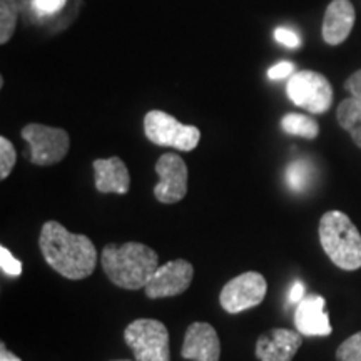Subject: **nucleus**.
Wrapping results in <instances>:
<instances>
[{"label": "nucleus", "mask_w": 361, "mask_h": 361, "mask_svg": "<svg viewBox=\"0 0 361 361\" xmlns=\"http://www.w3.org/2000/svg\"><path fill=\"white\" fill-rule=\"evenodd\" d=\"M45 263L61 276L79 281L90 276L97 264V250L84 234L69 233L57 221H47L39 236Z\"/></svg>", "instance_id": "obj_1"}, {"label": "nucleus", "mask_w": 361, "mask_h": 361, "mask_svg": "<svg viewBox=\"0 0 361 361\" xmlns=\"http://www.w3.org/2000/svg\"><path fill=\"white\" fill-rule=\"evenodd\" d=\"M101 263L107 278L124 290L146 288L149 279L159 268L156 251L141 243L107 245L102 250Z\"/></svg>", "instance_id": "obj_2"}, {"label": "nucleus", "mask_w": 361, "mask_h": 361, "mask_svg": "<svg viewBox=\"0 0 361 361\" xmlns=\"http://www.w3.org/2000/svg\"><path fill=\"white\" fill-rule=\"evenodd\" d=\"M318 231L324 252L338 268H361V234L348 216L341 211H328L319 219Z\"/></svg>", "instance_id": "obj_3"}, {"label": "nucleus", "mask_w": 361, "mask_h": 361, "mask_svg": "<svg viewBox=\"0 0 361 361\" xmlns=\"http://www.w3.org/2000/svg\"><path fill=\"white\" fill-rule=\"evenodd\" d=\"M144 134L152 144L189 152L197 147L201 130L196 126L180 124L164 111H149L144 116Z\"/></svg>", "instance_id": "obj_4"}, {"label": "nucleus", "mask_w": 361, "mask_h": 361, "mask_svg": "<svg viewBox=\"0 0 361 361\" xmlns=\"http://www.w3.org/2000/svg\"><path fill=\"white\" fill-rule=\"evenodd\" d=\"M124 340L135 361H171L169 331L157 319H134L126 328Z\"/></svg>", "instance_id": "obj_5"}, {"label": "nucleus", "mask_w": 361, "mask_h": 361, "mask_svg": "<svg viewBox=\"0 0 361 361\" xmlns=\"http://www.w3.org/2000/svg\"><path fill=\"white\" fill-rule=\"evenodd\" d=\"M288 99L311 114H323L333 104V87L323 74L301 71L293 74L286 85Z\"/></svg>", "instance_id": "obj_6"}, {"label": "nucleus", "mask_w": 361, "mask_h": 361, "mask_svg": "<svg viewBox=\"0 0 361 361\" xmlns=\"http://www.w3.org/2000/svg\"><path fill=\"white\" fill-rule=\"evenodd\" d=\"M22 137L30 146V162L35 166H52L64 159L71 147L67 130L44 124H27Z\"/></svg>", "instance_id": "obj_7"}, {"label": "nucleus", "mask_w": 361, "mask_h": 361, "mask_svg": "<svg viewBox=\"0 0 361 361\" xmlns=\"http://www.w3.org/2000/svg\"><path fill=\"white\" fill-rule=\"evenodd\" d=\"M266 291H268V283L263 274L247 271L224 284L219 295L221 308L231 314L251 310L263 303Z\"/></svg>", "instance_id": "obj_8"}, {"label": "nucleus", "mask_w": 361, "mask_h": 361, "mask_svg": "<svg viewBox=\"0 0 361 361\" xmlns=\"http://www.w3.org/2000/svg\"><path fill=\"white\" fill-rule=\"evenodd\" d=\"M159 183L154 186L156 200L162 204H174L188 194V166L174 152L162 154L156 162Z\"/></svg>", "instance_id": "obj_9"}, {"label": "nucleus", "mask_w": 361, "mask_h": 361, "mask_svg": "<svg viewBox=\"0 0 361 361\" xmlns=\"http://www.w3.org/2000/svg\"><path fill=\"white\" fill-rule=\"evenodd\" d=\"M194 276L192 264L186 259H174L159 266L152 278L144 288L147 298L157 300V298H171L180 295L191 286Z\"/></svg>", "instance_id": "obj_10"}, {"label": "nucleus", "mask_w": 361, "mask_h": 361, "mask_svg": "<svg viewBox=\"0 0 361 361\" xmlns=\"http://www.w3.org/2000/svg\"><path fill=\"white\" fill-rule=\"evenodd\" d=\"M221 343L209 323H192L184 335L180 356L192 361H219Z\"/></svg>", "instance_id": "obj_11"}, {"label": "nucleus", "mask_w": 361, "mask_h": 361, "mask_svg": "<svg viewBox=\"0 0 361 361\" xmlns=\"http://www.w3.org/2000/svg\"><path fill=\"white\" fill-rule=\"evenodd\" d=\"M300 331L274 328L259 336L256 343V356L259 361H291L301 348Z\"/></svg>", "instance_id": "obj_12"}, {"label": "nucleus", "mask_w": 361, "mask_h": 361, "mask_svg": "<svg viewBox=\"0 0 361 361\" xmlns=\"http://www.w3.org/2000/svg\"><path fill=\"white\" fill-rule=\"evenodd\" d=\"M326 301L319 295H306L298 305L295 313L296 329L305 336H328L333 328L329 324V316L324 311Z\"/></svg>", "instance_id": "obj_13"}, {"label": "nucleus", "mask_w": 361, "mask_h": 361, "mask_svg": "<svg viewBox=\"0 0 361 361\" xmlns=\"http://www.w3.org/2000/svg\"><path fill=\"white\" fill-rule=\"evenodd\" d=\"M356 20L355 7L350 0H333L323 19V39L329 45H340L348 39Z\"/></svg>", "instance_id": "obj_14"}, {"label": "nucleus", "mask_w": 361, "mask_h": 361, "mask_svg": "<svg viewBox=\"0 0 361 361\" xmlns=\"http://www.w3.org/2000/svg\"><path fill=\"white\" fill-rule=\"evenodd\" d=\"M96 176V189L102 194H126L129 191L130 176L121 157L96 159L92 162Z\"/></svg>", "instance_id": "obj_15"}, {"label": "nucleus", "mask_w": 361, "mask_h": 361, "mask_svg": "<svg viewBox=\"0 0 361 361\" xmlns=\"http://www.w3.org/2000/svg\"><path fill=\"white\" fill-rule=\"evenodd\" d=\"M338 124L348 130L353 142L361 149V101L355 97L345 99L336 111Z\"/></svg>", "instance_id": "obj_16"}, {"label": "nucleus", "mask_w": 361, "mask_h": 361, "mask_svg": "<svg viewBox=\"0 0 361 361\" xmlns=\"http://www.w3.org/2000/svg\"><path fill=\"white\" fill-rule=\"evenodd\" d=\"M281 128L286 134L300 135V137L305 139H316L319 134V126L314 119L303 114H296V112H291V114L283 117Z\"/></svg>", "instance_id": "obj_17"}, {"label": "nucleus", "mask_w": 361, "mask_h": 361, "mask_svg": "<svg viewBox=\"0 0 361 361\" xmlns=\"http://www.w3.org/2000/svg\"><path fill=\"white\" fill-rule=\"evenodd\" d=\"M19 20L17 0H0V44H7L16 32Z\"/></svg>", "instance_id": "obj_18"}, {"label": "nucleus", "mask_w": 361, "mask_h": 361, "mask_svg": "<svg viewBox=\"0 0 361 361\" xmlns=\"http://www.w3.org/2000/svg\"><path fill=\"white\" fill-rule=\"evenodd\" d=\"M311 179V168L306 161H293L286 169V183L291 191L301 192L305 191Z\"/></svg>", "instance_id": "obj_19"}, {"label": "nucleus", "mask_w": 361, "mask_h": 361, "mask_svg": "<svg viewBox=\"0 0 361 361\" xmlns=\"http://www.w3.org/2000/svg\"><path fill=\"white\" fill-rule=\"evenodd\" d=\"M17 162V152L7 137H0V179H7Z\"/></svg>", "instance_id": "obj_20"}, {"label": "nucleus", "mask_w": 361, "mask_h": 361, "mask_svg": "<svg viewBox=\"0 0 361 361\" xmlns=\"http://www.w3.org/2000/svg\"><path fill=\"white\" fill-rule=\"evenodd\" d=\"M336 361H361V331L341 343L336 350Z\"/></svg>", "instance_id": "obj_21"}, {"label": "nucleus", "mask_w": 361, "mask_h": 361, "mask_svg": "<svg viewBox=\"0 0 361 361\" xmlns=\"http://www.w3.org/2000/svg\"><path fill=\"white\" fill-rule=\"evenodd\" d=\"M0 268H2L7 276L17 278L22 274V263L19 259L13 258V255L6 246L0 247Z\"/></svg>", "instance_id": "obj_22"}, {"label": "nucleus", "mask_w": 361, "mask_h": 361, "mask_svg": "<svg viewBox=\"0 0 361 361\" xmlns=\"http://www.w3.org/2000/svg\"><path fill=\"white\" fill-rule=\"evenodd\" d=\"M274 39L278 40L279 44L284 45L288 49H300L301 47V39L293 29H288V27H278L274 30Z\"/></svg>", "instance_id": "obj_23"}, {"label": "nucleus", "mask_w": 361, "mask_h": 361, "mask_svg": "<svg viewBox=\"0 0 361 361\" xmlns=\"http://www.w3.org/2000/svg\"><path fill=\"white\" fill-rule=\"evenodd\" d=\"M32 6L40 16H51L66 6V0H32Z\"/></svg>", "instance_id": "obj_24"}, {"label": "nucleus", "mask_w": 361, "mask_h": 361, "mask_svg": "<svg viewBox=\"0 0 361 361\" xmlns=\"http://www.w3.org/2000/svg\"><path fill=\"white\" fill-rule=\"evenodd\" d=\"M293 74H295V64H293V62L283 61V62H278L276 66L269 67V71H268V79H271V80H279V79L291 78Z\"/></svg>", "instance_id": "obj_25"}, {"label": "nucleus", "mask_w": 361, "mask_h": 361, "mask_svg": "<svg viewBox=\"0 0 361 361\" xmlns=\"http://www.w3.org/2000/svg\"><path fill=\"white\" fill-rule=\"evenodd\" d=\"M345 89L351 94V97L361 101V69L351 74L345 82Z\"/></svg>", "instance_id": "obj_26"}, {"label": "nucleus", "mask_w": 361, "mask_h": 361, "mask_svg": "<svg viewBox=\"0 0 361 361\" xmlns=\"http://www.w3.org/2000/svg\"><path fill=\"white\" fill-rule=\"evenodd\" d=\"M305 296H306V288H305V284L301 283V281H296V283L291 286L290 295H288V300H290V303H293V305H300L301 301L305 300Z\"/></svg>", "instance_id": "obj_27"}, {"label": "nucleus", "mask_w": 361, "mask_h": 361, "mask_svg": "<svg viewBox=\"0 0 361 361\" xmlns=\"http://www.w3.org/2000/svg\"><path fill=\"white\" fill-rule=\"evenodd\" d=\"M0 361H22L19 356H16L12 351H8L6 348V345H0Z\"/></svg>", "instance_id": "obj_28"}, {"label": "nucleus", "mask_w": 361, "mask_h": 361, "mask_svg": "<svg viewBox=\"0 0 361 361\" xmlns=\"http://www.w3.org/2000/svg\"><path fill=\"white\" fill-rule=\"evenodd\" d=\"M121 361H128V360H121Z\"/></svg>", "instance_id": "obj_29"}]
</instances>
